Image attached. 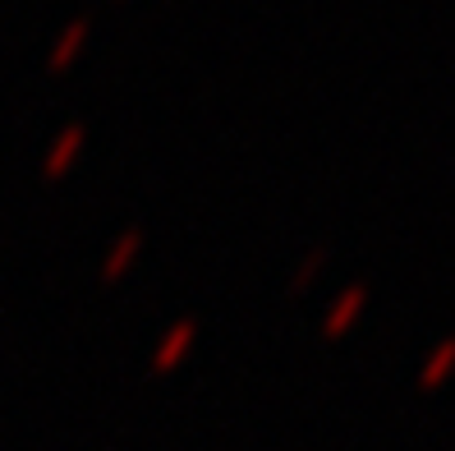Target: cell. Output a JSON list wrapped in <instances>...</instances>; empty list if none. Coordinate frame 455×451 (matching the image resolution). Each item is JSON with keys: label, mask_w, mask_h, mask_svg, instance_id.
Wrapping results in <instances>:
<instances>
[{"label": "cell", "mask_w": 455, "mask_h": 451, "mask_svg": "<svg viewBox=\"0 0 455 451\" xmlns=\"http://www.w3.org/2000/svg\"><path fill=\"white\" fill-rule=\"evenodd\" d=\"M139 249H143V230H139V226H129V230L120 235V240L111 245V254L101 258V277H106V281H116V277L129 268V258L139 254Z\"/></svg>", "instance_id": "obj_6"}, {"label": "cell", "mask_w": 455, "mask_h": 451, "mask_svg": "<svg viewBox=\"0 0 455 451\" xmlns=\"http://www.w3.org/2000/svg\"><path fill=\"white\" fill-rule=\"evenodd\" d=\"M327 254H331L327 245H313V249H308V254L299 258V268L290 272V290H304V286H308V281L317 277V268H323V262H327Z\"/></svg>", "instance_id": "obj_7"}, {"label": "cell", "mask_w": 455, "mask_h": 451, "mask_svg": "<svg viewBox=\"0 0 455 451\" xmlns=\"http://www.w3.org/2000/svg\"><path fill=\"white\" fill-rule=\"evenodd\" d=\"M194 336H198V323L194 318H180V323L156 341V350H152V368H171V364H180V355L194 346Z\"/></svg>", "instance_id": "obj_2"}, {"label": "cell", "mask_w": 455, "mask_h": 451, "mask_svg": "<svg viewBox=\"0 0 455 451\" xmlns=\"http://www.w3.org/2000/svg\"><path fill=\"white\" fill-rule=\"evenodd\" d=\"M84 139H88V129H84V125H69V129H60L56 143H51V148H46V157H42V175H60V171L74 162V157H78Z\"/></svg>", "instance_id": "obj_3"}, {"label": "cell", "mask_w": 455, "mask_h": 451, "mask_svg": "<svg viewBox=\"0 0 455 451\" xmlns=\"http://www.w3.org/2000/svg\"><path fill=\"white\" fill-rule=\"evenodd\" d=\"M451 368H455V332H451V336H442L437 346L423 355L419 383H423V387H437V383H446V378H451Z\"/></svg>", "instance_id": "obj_4"}, {"label": "cell", "mask_w": 455, "mask_h": 451, "mask_svg": "<svg viewBox=\"0 0 455 451\" xmlns=\"http://www.w3.org/2000/svg\"><path fill=\"white\" fill-rule=\"evenodd\" d=\"M363 304H368V281H350V286H345L340 295L331 300V309L323 313V332H327V336H340V332L359 318Z\"/></svg>", "instance_id": "obj_1"}, {"label": "cell", "mask_w": 455, "mask_h": 451, "mask_svg": "<svg viewBox=\"0 0 455 451\" xmlns=\"http://www.w3.org/2000/svg\"><path fill=\"white\" fill-rule=\"evenodd\" d=\"M88 28H92V23H88V14H78L74 23H69V28L56 37V46H51V56H46V65L51 69H65L74 56H78V46H84V37H88Z\"/></svg>", "instance_id": "obj_5"}]
</instances>
